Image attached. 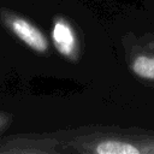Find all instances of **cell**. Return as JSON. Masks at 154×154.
<instances>
[{"label": "cell", "instance_id": "cell-1", "mask_svg": "<svg viewBox=\"0 0 154 154\" xmlns=\"http://www.w3.org/2000/svg\"><path fill=\"white\" fill-rule=\"evenodd\" d=\"M53 134L63 153L154 154V130L137 126L83 125Z\"/></svg>", "mask_w": 154, "mask_h": 154}, {"label": "cell", "instance_id": "cell-2", "mask_svg": "<svg viewBox=\"0 0 154 154\" xmlns=\"http://www.w3.org/2000/svg\"><path fill=\"white\" fill-rule=\"evenodd\" d=\"M124 59L131 75L154 89V34L125 32L120 37Z\"/></svg>", "mask_w": 154, "mask_h": 154}, {"label": "cell", "instance_id": "cell-3", "mask_svg": "<svg viewBox=\"0 0 154 154\" xmlns=\"http://www.w3.org/2000/svg\"><path fill=\"white\" fill-rule=\"evenodd\" d=\"M48 36L53 51L69 63H78L82 54V43L77 28L63 14H55L51 19Z\"/></svg>", "mask_w": 154, "mask_h": 154}, {"label": "cell", "instance_id": "cell-4", "mask_svg": "<svg viewBox=\"0 0 154 154\" xmlns=\"http://www.w3.org/2000/svg\"><path fill=\"white\" fill-rule=\"evenodd\" d=\"M5 75H6V65L2 61H0V87L5 81Z\"/></svg>", "mask_w": 154, "mask_h": 154}, {"label": "cell", "instance_id": "cell-5", "mask_svg": "<svg viewBox=\"0 0 154 154\" xmlns=\"http://www.w3.org/2000/svg\"><path fill=\"white\" fill-rule=\"evenodd\" d=\"M142 1H143V2H144V1H150V2H153V4H154V0H142Z\"/></svg>", "mask_w": 154, "mask_h": 154}]
</instances>
